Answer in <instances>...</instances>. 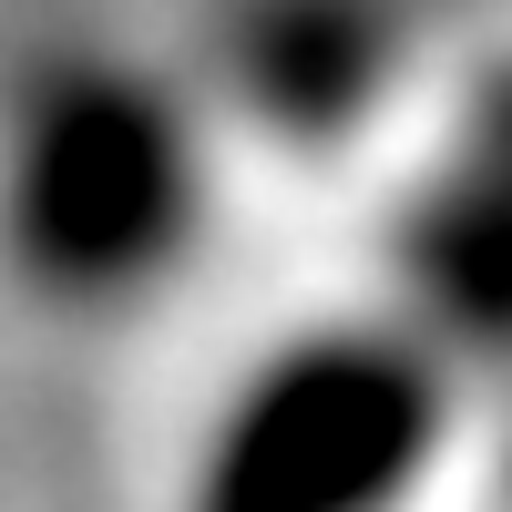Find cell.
<instances>
[{
    "instance_id": "cell-1",
    "label": "cell",
    "mask_w": 512,
    "mask_h": 512,
    "mask_svg": "<svg viewBox=\"0 0 512 512\" xmlns=\"http://www.w3.org/2000/svg\"><path fill=\"white\" fill-rule=\"evenodd\" d=\"M0 236L21 246L31 277L62 287H103V277H144L164 246H175V216L144 195H123V175L175 195V154L154 134V103L123 82L113 62L93 72H41L11 103V144H0Z\"/></svg>"
}]
</instances>
